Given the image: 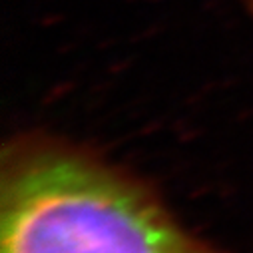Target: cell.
<instances>
[{
  "label": "cell",
  "instance_id": "cell-2",
  "mask_svg": "<svg viewBox=\"0 0 253 253\" xmlns=\"http://www.w3.org/2000/svg\"><path fill=\"white\" fill-rule=\"evenodd\" d=\"M243 2H245V4H247V8L253 12V0H243Z\"/></svg>",
  "mask_w": 253,
  "mask_h": 253
},
{
  "label": "cell",
  "instance_id": "cell-1",
  "mask_svg": "<svg viewBox=\"0 0 253 253\" xmlns=\"http://www.w3.org/2000/svg\"><path fill=\"white\" fill-rule=\"evenodd\" d=\"M0 253H227L187 231L140 179L46 134L0 160Z\"/></svg>",
  "mask_w": 253,
  "mask_h": 253
}]
</instances>
